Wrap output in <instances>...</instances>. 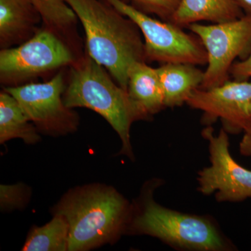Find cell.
Returning <instances> with one entry per match:
<instances>
[{
	"instance_id": "cell-1",
	"label": "cell",
	"mask_w": 251,
	"mask_h": 251,
	"mask_svg": "<svg viewBox=\"0 0 251 251\" xmlns=\"http://www.w3.org/2000/svg\"><path fill=\"white\" fill-rule=\"evenodd\" d=\"M66 1L85 29L88 55L105 68L117 84L127 91L132 64L147 61L138 26L106 1Z\"/></svg>"
},
{
	"instance_id": "cell-2",
	"label": "cell",
	"mask_w": 251,
	"mask_h": 251,
	"mask_svg": "<svg viewBox=\"0 0 251 251\" xmlns=\"http://www.w3.org/2000/svg\"><path fill=\"white\" fill-rule=\"evenodd\" d=\"M131 206L115 188L95 184L67 193L53 212L69 224L68 251H84L120 237L126 231Z\"/></svg>"
},
{
	"instance_id": "cell-3",
	"label": "cell",
	"mask_w": 251,
	"mask_h": 251,
	"mask_svg": "<svg viewBox=\"0 0 251 251\" xmlns=\"http://www.w3.org/2000/svg\"><path fill=\"white\" fill-rule=\"evenodd\" d=\"M160 183L153 180L144 186L138 201L132 204L126 232L158 238L179 250H233V244L210 216L186 214L157 203L153 192Z\"/></svg>"
},
{
	"instance_id": "cell-4",
	"label": "cell",
	"mask_w": 251,
	"mask_h": 251,
	"mask_svg": "<svg viewBox=\"0 0 251 251\" xmlns=\"http://www.w3.org/2000/svg\"><path fill=\"white\" fill-rule=\"evenodd\" d=\"M63 100L68 108H88L101 115L120 136L121 153L134 158L130 129L138 120L127 91L115 83L103 66L88 54L72 67Z\"/></svg>"
},
{
	"instance_id": "cell-5",
	"label": "cell",
	"mask_w": 251,
	"mask_h": 251,
	"mask_svg": "<svg viewBox=\"0 0 251 251\" xmlns=\"http://www.w3.org/2000/svg\"><path fill=\"white\" fill-rule=\"evenodd\" d=\"M138 26L145 39L147 61L207 64V52L195 34L185 32L174 23L159 21L122 0H104Z\"/></svg>"
},
{
	"instance_id": "cell-6",
	"label": "cell",
	"mask_w": 251,
	"mask_h": 251,
	"mask_svg": "<svg viewBox=\"0 0 251 251\" xmlns=\"http://www.w3.org/2000/svg\"><path fill=\"white\" fill-rule=\"evenodd\" d=\"M202 41L207 52V67L200 88L210 89L229 80V70L237 57L244 59L251 50V16L229 22L188 27Z\"/></svg>"
},
{
	"instance_id": "cell-7",
	"label": "cell",
	"mask_w": 251,
	"mask_h": 251,
	"mask_svg": "<svg viewBox=\"0 0 251 251\" xmlns=\"http://www.w3.org/2000/svg\"><path fill=\"white\" fill-rule=\"evenodd\" d=\"M66 87L59 73L49 82L8 86L4 91L18 100L39 132L58 136L75 131L79 123L77 114L63 100Z\"/></svg>"
},
{
	"instance_id": "cell-8",
	"label": "cell",
	"mask_w": 251,
	"mask_h": 251,
	"mask_svg": "<svg viewBox=\"0 0 251 251\" xmlns=\"http://www.w3.org/2000/svg\"><path fill=\"white\" fill-rule=\"evenodd\" d=\"M202 135L209 143L211 166L198 173V191L203 195L214 194L218 202H241L251 198V171L241 166L231 156L227 132L219 134L207 126Z\"/></svg>"
},
{
	"instance_id": "cell-9",
	"label": "cell",
	"mask_w": 251,
	"mask_h": 251,
	"mask_svg": "<svg viewBox=\"0 0 251 251\" xmlns=\"http://www.w3.org/2000/svg\"><path fill=\"white\" fill-rule=\"evenodd\" d=\"M74 60L70 50L53 31L39 30L18 47L1 51L0 77L4 83L17 84Z\"/></svg>"
},
{
	"instance_id": "cell-10",
	"label": "cell",
	"mask_w": 251,
	"mask_h": 251,
	"mask_svg": "<svg viewBox=\"0 0 251 251\" xmlns=\"http://www.w3.org/2000/svg\"><path fill=\"white\" fill-rule=\"evenodd\" d=\"M251 82L234 80L210 89L198 88L186 104L203 112L204 125L211 126L220 120L227 133H239L251 122Z\"/></svg>"
},
{
	"instance_id": "cell-11",
	"label": "cell",
	"mask_w": 251,
	"mask_h": 251,
	"mask_svg": "<svg viewBox=\"0 0 251 251\" xmlns=\"http://www.w3.org/2000/svg\"><path fill=\"white\" fill-rule=\"evenodd\" d=\"M127 93L138 120H149L166 108L156 69L145 62H135L130 67Z\"/></svg>"
},
{
	"instance_id": "cell-12",
	"label": "cell",
	"mask_w": 251,
	"mask_h": 251,
	"mask_svg": "<svg viewBox=\"0 0 251 251\" xmlns=\"http://www.w3.org/2000/svg\"><path fill=\"white\" fill-rule=\"evenodd\" d=\"M41 18L32 0H0L1 47L30 39Z\"/></svg>"
},
{
	"instance_id": "cell-13",
	"label": "cell",
	"mask_w": 251,
	"mask_h": 251,
	"mask_svg": "<svg viewBox=\"0 0 251 251\" xmlns=\"http://www.w3.org/2000/svg\"><path fill=\"white\" fill-rule=\"evenodd\" d=\"M166 108L186 103L195 90L201 87L204 72L196 65L167 63L157 68Z\"/></svg>"
},
{
	"instance_id": "cell-14",
	"label": "cell",
	"mask_w": 251,
	"mask_h": 251,
	"mask_svg": "<svg viewBox=\"0 0 251 251\" xmlns=\"http://www.w3.org/2000/svg\"><path fill=\"white\" fill-rule=\"evenodd\" d=\"M244 15L235 0H181L170 22L188 27L201 21L214 24L229 22Z\"/></svg>"
},
{
	"instance_id": "cell-15",
	"label": "cell",
	"mask_w": 251,
	"mask_h": 251,
	"mask_svg": "<svg viewBox=\"0 0 251 251\" xmlns=\"http://www.w3.org/2000/svg\"><path fill=\"white\" fill-rule=\"evenodd\" d=\"M39 130L23 111L18 100L6 91L0 94V143L20 138L27 144L40 140Z\"/></svg>"
},
{
	"instance_id": "cell-16",
	"label": "cell",
	"mask_w": 251,
	"mask_h": 251,
	"mask_svg": "<svg viewBox=\"0 0 251 251\" xmlns=\"http://www.w3.org/2000/svg\"><path fill=\"white\" fill-rule=\"evenodd\" d=\"M69 226L64 216L54 214L49 224L34 227L26 239L23 251L69 250Z\"/></svg>"
},
{
	"instance_id": "cell-17",
	"label": "cell",
	"mask_w": 251,
	"mask_h": 251,
	"mask_svg": "<svg viewBox=\"0 0 251 251\" xmlns=\"http://www.w3.org/2000/svg\"><path fill=\"white\" fill-rule=\"evenodd\" d=\"M44 23L50 27L64 29L77 18L66 0H32Z\"/></svg>"
},
{
	"instance_id": "cell-18",
	"label": "cell",
	"mask_w": 251,
	"mask_h": 251,
	"mask_svg": "<svg viewBox=\"0 0 251 251\" xmlns=\"http://www.w3.org/2000/svg\"><path fill=\"white\" fill-rule=\"evenodd\" d=\"M134 7L145 14L156 15L161 21L170 22L181 0H130Z\"/></svg>"
},
{
	"instance_id": "cell-19",
	"label": "cell",
	"mask_w": 251,
	"mask_h": 251,
	"mask_svg": "<svg viewBox=\"0 0 251 251\" xmlns=\"http://www.w3.org/2000/svg\"><path fill=\"white\" fill-rule=\"evenodd\" d=\"M27 188L25 185H1L0 203L1 209L10 210L22 207L25 204L27 197Z\"/></svg>"
},
{
	"instance_id": "cell-20",
	"label": "cell",
	"mask_w": 251,
	"mask_h": 251,
	"mask_svg": "<svg viewBox=\"0 0 251 251\" xmlns=\"http://www.w3.org/2000/svg\"><path fill=\"white\" fill-rule=\"evenodd\" d=\"M229 75L235 80L245 81L251 77V50L247 58L232 64Z\"/></svg>"
},
{
	"instance_id": "cell-21",
	"label": "cell",
	"mask_w": 251,
	"mask_h": 251,
	"mask_svg": "<svg viewBox=\"0 0 251 251\" xmlns=\"http://www.w3.org/2000/svg\"><path fill=\"white\" fill-rule=\"evenodd\" d=\"M244 135L239 144V151L244 156H251V122L244 130Z\"/></svg>"
},
{
	"instance_id": "cell-22",
	"label": "cell",
	"mask_w": 251,
	"mask_h": 251,
	"mask_svg": "<svg viewBox=\"0 0 251 251\" xmlns=\"http://www.w3.org/2000/svg\"><path fill=\"white\" fill-rule=\"evenodd\" d=\"M235 1L242 8L244 14L251 16V0H235Z\"/></svg>"
},
{
	"instance_id": "cell-23",
	"label": "cell",
	"mask_w": 251,
	"mask_h": 251,
	"mask_svg": "<svg viewBox=\"0 0 251 251\" xmlns=\"http://www.w3.org/2000/svg\"><path fill=\"white\" fill-rule=\"evenodd\" d=\"M249 112H250V115L251 116V102L250 105H249Z\"/></svg>"
}]
</instances>
